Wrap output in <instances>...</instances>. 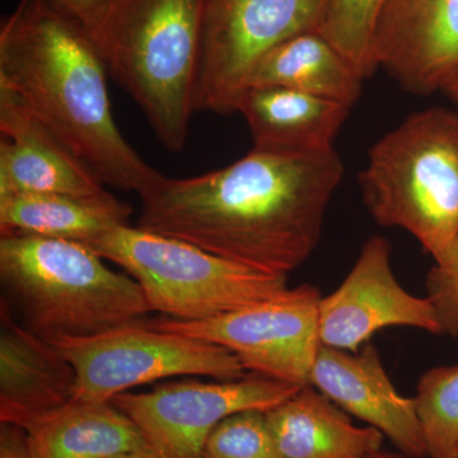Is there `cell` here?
I'll use <instances>...</instances> for the list:
<instances>
[{"mask_svg":"<svg viewBox=\"0 0 458 458\" xmlns=\"http://www.w3.org/2000/svg\"><path fill=\"white\" fill-rule=\"evenodd\" d=\"M344 174L335 149L301 156L251 149L200 176H162L140 197L137 227L288 276L318 247Z\"/></svg>","mask_w":458,"mask_h":458,"instance_id":"6da1fadb","label":"cell"},{"mask_svg":"<svg viewBox=\"0 0 458 458\" xmlns=\"http://www.w3.org/2000/svg\"><path fill=\"white\" fill-rule=\"evenodd\" d=\"M107 68L86 30L49 0H20L0 26V89L98 174L140 197L164 174L114 122Z\"/></svg>","mask_w":458,"mask_h":458,"instance_id":"7a4b0ae2","label":"cell"},{"mask_svg":"<svg viewBox=\"0 0 458 458\" xmlns=\"http://www.w3.org/2000/svg\"><path fill=\"white\" fill-rule=\"evenodd\" d=\"M208 0H111L90 35L159 143L180 153L195 111Z\"/></svg>","mask_w":458,"mask_h":458,"instance_id":"3957f363","label":"cell"},{"mask_svg":"<svg viewBox=\"0 0 458 458\" xmlns=\"http://www.w3.org/2000/svg\"><path fill=\"white\" fill-rule=\"evenodd\" d=\"M90 247L64 238L0 236V280L26 327L45 339L89 336L150 312L140 285Z\"/></svg>","mask_w":458,"mask_h":458,"instance_id":"277c9868","label":"cell"},{"mask_svg":"<svg viewBox=\"0 0 458 458\" xmlns=\"http://www.w3.org/2000/svg\"><path fill=\"white\" fill-rule=\"evenodd\" d=\"M358 181L377 225L405 229L441 259L458 234V114H410L370 148Z\"/></svg>","mask_w":458,"mask_h":458,"instance_id":"5b68a950","label":"cell"},{"mask_svg":"<svg viewBox=\"0 0 458 458\" xmlns=\"http://www.w3.org/2000/svg\"><path fill=\"white\" fill-rule=\"evenodd\" d=\"M87 246L140 285L150 311L180 321L216 318L288 288V276L251 269L137 225H116Z\"/></svg>","mask_w":458,"mask_h":458,"instance_id":"8992f818","label":"cell"},{"mask_svg":"<svg viewBox=\"0 0 458 458\" xmlns=\"http://www.w3.org/2000/svg\"><path fill=\"white\" fill-rule=\"evenodd\" d=\"M49 342L77 375L75 397L111 401L140 386L170 377L242 378L236 355L216 344L162 331L135 321L89 336H57Z\"/></svg>","mask_w":458,"mask_h":458,"instance_id":"52a82bcc","label":"cell"},{"mask_svg":"<svg viewBox=\"0 0 458 458\" xmlns=\"http://www.w3.org/2000/svg\"><path fill=\"white\" fill-rule=\"evenodd\" d=\"M321 298L315 285L301 284L212 318L180 321L162 316L147 322L158 330L223 346L247 372L303 387L310 385L322 345Z\"/></svg>","mask_w":458,"mask_h":458,"instance_id":"ba28073f","label":"cell"},{"mask_svg":"<svg viewBox=\"0 0 458 458\" xmlns=\"http://www.w3.org/2000/svg\"><path fill=\"white\" fill-rule=\"evenodd\" d=\"M327 0H208L195 111L237 114L252 69L274 47L318 31Z\"/></svg>","mask_w":458,"mask_h":458,"instance_id":"9c48e42d","label":"cell"},{"mask_svg":"<svg viewBox=\"0 0 458 458\" xmlns=\"http://www.w3.org/2000/svg\"><path fill=\"white\" fill-rule=\"evenodd\" d=\"M301 387L251 373L232 381L174 382L148 393H125L113 403L164 458H201L214 428L243 411H269Z\"/></svg>","mask_w":458,"mask_h":458,"instance_id":"30bf717a","label":"cell"},{"mask_svg":"<svg viewBox=\"0 0 458 458\" xmlns=\"http://www.w3.org/2000/svg\"><path fill=\"white\" fill-rule=\"evenodd\" d=\"M391 243L369 237L346 278L319 303L321 344L358 352L379 330L412 327L442 335L441 324L428 297L409 293L391 267Z\"/></svg>","mask_w":458,"mask_h":458,"instance_id":"8fae6325","label":"cell"},{"mask_svg":"<svg viewBox=\"0 0 458 458\" xmlns=\"http://www.w3.org/2000/svg\"><path fill=\"white\" fill-rule=\"evenodd\" d=\"M373 57L406 92L442 90L458 71V0H386Z\"/></svg>","mask_w":458,"mask_h":458,"instance_id":"7c38bea8","label":"cell"},{"mask_svg":"<svg viewBox=\"0 0 458 458\" xmlns=\"http://www.w3.org/2000/svg\"><path fill=\"white\" fill-rule=\"evenodd\" d=\"M310 385L346 414L379 430L396 451L427 458L414 397L396 390L373 344L358 352L321 345Z\"/></svg>","mask_w":458,"mask_h":458,"instance_id":"4fadbf2b","label":"cell"},{"mask_svg":"<svg viewBox=\"0 0 458 458\" xmlns=\"http://www.w3.org/2000/svg\"><path fill=\"white\" fill-rule=\"evenodd\" d=\"M0 197L21 192L101 199L111 195L89 165L0 89Z\"/></svg>","mask_w":458,"mask_h":458,"instance_id":"5bb4252c","label":"cell"},{"mask_svg":"<svg viewBox=\"0 0 458 458\" xmlns=\"http://www.w3.org/2000/svg\"><path fill=\"white\" fill-rule=\"evenodd\" d=\"M77 375L49 340L18 324L0 301V421L23 427L75 397Z\"/></svg>","mask_w":458,"mask_h":458,"instance_id":"9a60e30c","label":"cell"},{"mask_svg":"<svg viewBox=\"0 0 458 458\" xmlns=\"http://www.w3.org/2000/svg\"><path fill=\"white\" fill-rule=\"evenodd\" d=\"M351 106L284 87H249L237 114L249 125L254 148L276 155H316L335 149Z\"/></svg>","mask_w":458,"mask_h":458,"instance_id":"2e32d148","label":"cell"},{"mask_svg":"<svg viewBox=\"0 0 458 458\" xmlns=\"http://www.w3.org/2000/svg\"><path fill=\"white\" fill-rule=\"evenodd\" d=\"M282 458H369L385 436L357 427L344 410L311 385L265 412Z\"/></svg>","mask_w":458,"mask_h":458,"instance_id":"e0dca14e","label":"cell"},{"mask_svg":"<svg viewBox=\"0 0 458 458\" xmlns=\"http://www.w3.org/2000/svg\"><path fill=\"white\" fill-rule=\"evenodd\" d=\"M21 428L32 458H107L149 447L113 401L74 397Z\"/></svg>","mask_w":458,"mask_h":458,"instance_id":"ac0fdd59","label":"cell"},{"mask_svg":"<svg viewBox=\"0 0 458 458\" xmlns=\"http://www.w3.org/2000/svg\"><path fill=\"white\" fill-rule=\"evenodd\" d=\"M132 210L113 194L89 199L63 194L0 197V236L64 238L89 245L116 225H129Z\"/></svg>","mask_w":458,"mask_h":458,"instance_id":"d6986e66","label":"cell"},{"mask_svg":"<svg viewBox=\"0 0 458 458\" xmlns=\"http://www.w3.org/2000/svg\"><path fill=\"white\" fill-rule=\"evenodd\" d=\"M364 78L318 31L300 33L274 47L252 69L249 87H284L354 106Z\"/></svg>","mask_w":458,"mask_h":458,"instance_id":"ffe728a7","label":"cell"},{"mask_svg":"<svg viewBox=\"0 0 458 458\" xmlns=\"http://www.w3.org/2000/svg\"><path fill=\"white\" fill-rule=\"evenodd\" d=\"M428 458H458V364L434 367L414 397Z\"/></svg>","mask_w":458,"mask_h":458,"instance_id":"44dd1931","label":"cell"},{"mask_svg":"<svg viewBox=\"0 0 458 458\" xmlns=\"http://www.w3.org/2000/svg\"><path fill=\"white\" fill-rule=\"evenodd\" d=\"M386 0H327L318 32L364 78L376 73L373 40Z\"/></svg>","mask_w":458,"mask_h":458,"instance_id":"7402d4cb","label":"cell"},{"mask_svg":"<svg viewBox=\"0 0 458 458\" xmlns=\"http://www.w3.org/2000/svg\"><path fill=\"white\" fill-rule=\"evenodd\" d=\"M201 458H282L264 411H243L221 421L203 448Z\"/></svg>","mask_w":458,"mask_h":458,"instance_id":"603a6c76","label":"cell"},{"mask_svg":"<svg viewBox=\"0 0 458 458\" xmlns=\"http://www.w3.org/2000/svg\"><path fill=\"white\" fill-rule=\"evenodd\" d=\"M426 291L438 316L442 335L458 337V234L428 271Z\"/></svg>","mask_w":458,"mask_h":458,"instance_id":"cb8c5ba5","label":"cell"},{"mask_svg":"<svg viewBox=\"0 0 458 458\" xmlns=\"http://www.w3.org/2000/svg\"><path fill=\"white\" fill-rule=\"evenodd\" d=\"M54 7L71 17L92 35L101 22L111 0H49Z\"/></svg>","mask_w":458,"mask_h":458,"instance_id":"d4e9b609","label":"cell"},{"mask_svg":"<svg viewBox=\"0 0 458 458\" xmlns=\"http://www.w3.org/2000/svg\"><path fill=\"white\" fill-rule=\"evenodd\" d=\"M0 458H32L22 428L2 423L0 428Z\"/></svg>","mask_w":458,"mask_h":458,"instance_id":"484cf974","label":"cell"},{"mask_svg":"<svg viewBox=\"0 0 458 458\" xmlns=\"http://www.w3.org/2000/svg\"><path fill=\"white\" fill-rule=\"evenodd\" d=\"M442 92L445 93L448 98L454 99V101L458 105V71L456 73L452 75L450 81L445 84V87L442 89Z\"/></svg>","mask_w":458,"mask_h":458,"instance_id":"4316f807","label":"cell"},{"mask_svg":"<svg viewBox=\"0 0 458 458\" xmlns=\"http://www.w3.org/2000/svg\"><path fill=\"white\" fill-rule=\"evenodd\" d=\"M107 458H164L159 456L156 451H153L152 448L147 447L143 448V450L129 452V454H117V456L107 457Z\"/></svg>","mask_w":458,"mask_h":458,"instance_id":"83f0119b","label":"cell"},{"mask_svg":"<svg viewBox=\"0 0 458 458\" xmlns=\"http://www.w3.org/2000/svg\"><path fill=\"white\" fill-rule=\"evenodd\" d=\"M369 458H415L411 456H408V454H401V452H388V451H378L377 454H372V456Z\"/></svg>","mask_w":458,"mask_h":458,"instance_id":"f1b7e54d","label":"cell"}]
</instances>
